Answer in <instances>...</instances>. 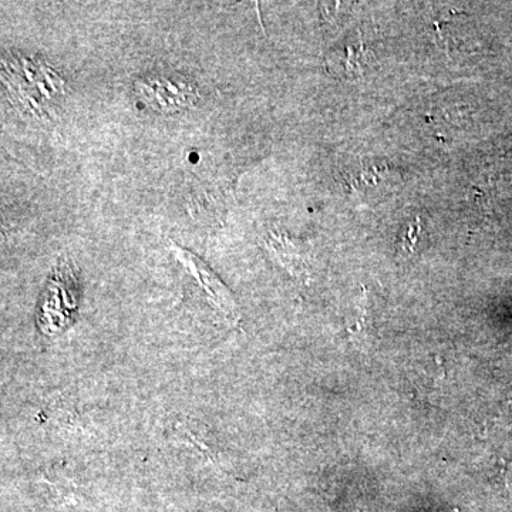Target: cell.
<instances>
[{
  "label": "cell",
  "mask_w": 512,
  "mask_h": 512,
  "mask_svg": "<svg viewBox=\"0 0 512 512\" xmlns=\"http://www.w3.org/2000/svg\"><path fill=\"white\" fill-rule=\"evenodd\" d=\"M141 99L160 111L181 110L195 99L190 84L180 77L154 76L138 86Z\"/></svg>",
  "instance_id": "cell-1"
},
{
  "label": "cell",
  "mask_w": 512,
  "mask_h": 512,
  "mask_svg": "<svg viewBox=\"0 0 512 512\" xmlns=\"http://www.w3.org/2000/svg\"><path fill=\"white\" fill-rule=\"evenodd\" d=\"M175 252H178V258L183 262L185 268L190 269L192 276L198 279L205 293L210 296L212 303H214L231 322H235V320L238 319L237 303H235L234 296L231 295V292L220 282V279L214 275V272L208 269V266L198 261L190 252H181L180 249H175Z\"/></svg>",
  "instance_id": "cell-2"
}]
</instances>
